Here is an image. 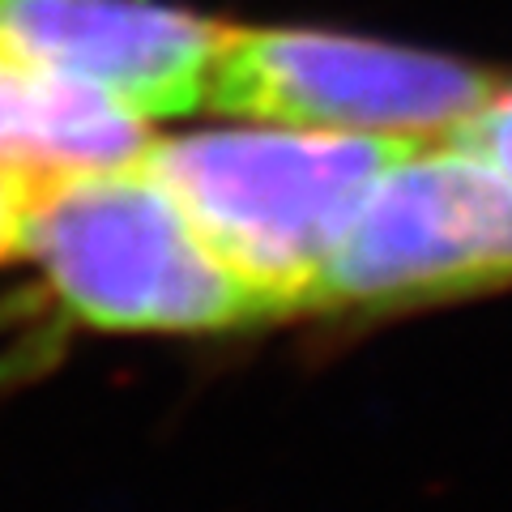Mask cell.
<instances>
[{
	"label": "cell",
	"instance_id": "obj_1",
	"mask_svg": "<svg viewBox=\"0 0 512 512\" xmlns=\"http://www.w3.org/2000/svg\"><path fill=\"white\" fill-rule=\"evenodd\" d=\"M414 141L367 133H192L141 163L269 312L320 303L342 239Z\"/></svg>",
	"mask_w": 512,
	"mask_h": 512
},
{
	"label": "cell",
	"instance_id": "obj_2",
	"mask_svg": "<svg viewBox=\"0 0 512 512\" xmlns=\"http://www.w3.org/2000/svg\"><path fill=\"white\" fill-rule=\"evenodd\" d=\"M64 312L94 329H227L269 316L146 163L43 175L30 252Z\"/></svg>",
	"mask_w": 512,
	"mask_h": 512
},
{
	"label": "cell",
	"instance_id": "obj_7",
	"mask_svg": "<svg viewBox=\"0 0 512 512\" xmlns=\"http://www.w3.org/2000/svg\"><path fill=\"white\" fill-rule=\"evenodd\" d=\"M453 146L487 158L495 171H504L512 180V90L491 94V103L453 133Z\"/></svg>",
	"mask_w": 512,
	"mask_h": 512
},
{
	"label": "cell",
	"instance_id": "obj_4",
	"mask_svg": "<svg viewBox=\"0 0 512 512\" xmlns=\"http://www.w3.org/2000/svg\"><path fill=\"white\" fill-rule=\"evenodd\" d=\"M512 274V180L470 150L410 146L333 256L320 303H406Z\"/></svg>",
	"mask_w": 512,
	"mask_h": 512
},
{
	"label": "cell",
	"instance_id": "obj_3",
	"mask_svg": "<svg viewBox=\"0 0 512 512\" xmlns=\"http://www.w3.org/2000/svg\"><path fill=\"white\" fill-rule=\"evenodd\" d=\"M491 94L487 77L402 47L303 30H231L205 107L239 120L414 141L457 133Z\"/></svg>",
	"mask_w": 512,
	"mask_h": 512
},
{
	"label": "cell",
	"instance_id": "obj_5",
	"mask_svg": "<svg viewBox=\"0 0 512 512\" xmlns=\"http://www.w3.org/2000/svg\"><path fill=\"white\" fill-rule=\"evenodd\" d=\"M231 30L146 0H0V56L73 77L137 116L205 107Z\"/></svg>",
	"mask_w": 512,
	"mask_h": 512
},
{
	"label": "cell",
	"instance_id": "obj_6",
	"mask_svg": "<svg viewBox=\"0 0 512 512\" xmlns=\"http://www.w3.org/2000/svg\"><path fill=\"white\" fill-rule=\"evenodd\" d=\"M43 175H30L0 158V265L30 252V218H35Z\"/></svg>",
	"mask_w": 512,
	"mask_h": 512
}]
</instances>
